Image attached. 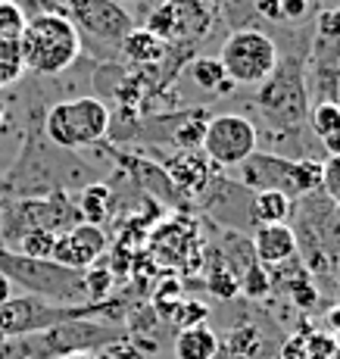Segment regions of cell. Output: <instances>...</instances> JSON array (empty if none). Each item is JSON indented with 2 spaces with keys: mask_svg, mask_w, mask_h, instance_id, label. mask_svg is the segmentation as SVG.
Returning a JSON list of instances; mask_svg holds the SVG:
<instances>
[{
  "mask_svg": "<svg viewBox=\"0 0 340 359\" xmlns=\"http://www.w3.org/2000/svg\"><path fill=\"white\" fill-rule=\"evenodd\" d=\"M206 316H210V309L200 300H184V303H175V316L172 319L178 322V328H193V325H203Z\"/></svg>",
  "mask_w": 340,
  "mask_h": 359,
  "instance_id": "83f0119b",
  "label": "cell"
},
{
  "mask_svg": "<svg viewBox=\"0 0 340 359\" xmlns=\"http://www.w3.org/2000/svg\"><path fill=\"white\" fill-rule=\"evenodd\" d=\"M290 300L297 303V306H303V309H309V306H315V300H318V291L306 281V275H300V278H294V285H290Z\"/></svg>",
  "mask_w": 340,
  "mask_h": 359,
  "instance_id": "1f68e13d",
  "label": "cell"
},
{
  "mask_svg": "<svg viewBox=\"0 0 340 359\" xmlns=\"http://www.w3.org/2000/svg\"><path fill=\"white\" fill-rule=\"evenodd\" d=\"M200 147L219 169H238L259 150V128L240 113H219L206 122Z\"/></svg>",
  "mask_w": 340,
  "mask_h": 359,
  "instance_id": "ba28073f",
  "label": "cell"
},
{
  "mask_svg": "<svg viewBox=\"0 0 340 359\" xmlns=\"http://www.w3.org/2000/svg\"><path fill=\"white\" fill-rule=\"evenodd\" d=\"M107 231L100 225H91V222H81L75 229L62 231L53 244V262L60 266H69V269H88L94 262L103 259L107 253Z\"/></svg>",
  "mask_w": 340,
  "mask_h": 359,
  "instance_id": "8fae6325",
  "label": "cell"
},
{
  "mask_svg": "<svg viewBox=\"0 0 340 359\" xmlns=\"http://www.w3.org/2000/svg\"><path fill=\"white\" fill-rule=\"evenodd\" d=\"M119 53L125 60H128L131 66H159L165 60V53H169V44L165 41H159L154 32L147 29H131L125 34V41L119 44Z\"/></svg>",
  "mask_w": 340,
  "mask_h": 359,
  "instance_id": "5bb4252c",
  "label": "cell"
},
{
  "mask_svg": "<svg viewBox=\"0 0 340 359\" xmlns=\"http://www.w3.org/2000/svg\"><path fill=\"white\" fill-rule=\"evenodd\" d=\"M315 34L322 41H340V6L322 10L315 16Z\"/></svg>",
  "mask_w": 340,
  "mask_h": 359,
  "instance_id": "f1b7e54d",
  "label": "cell"
},
{
  "mask_svg": "<svg viewBox=\"0 0 340 359\" xmlns=\"http://www.w3.org/2000/svg\"><path fill=\"white\" fill-rule=\"evenodd\" d=\"M60 234L57 231H47V229H34V231H25L10 250L22 253V257H32V259H50L53 257V244H57Z\"/></svg>",
  "mask_w": 340,
  "mask_h": 359,
  "instance_id": "7402d4cb",
  "label": "cell"
},
{
  "mask_svg": "<svg viewBox=\"0 0 340 359\" xmlns=\"http://www.w3.org/2000/svg\"><path fill=\"white\" fill-rule=\"evenodd\" d=\"M322 194L340 210V156H328L322 163Z\"/></svg>",
  "mask_w": 340,
  "mask_h": 359,
  "instance_id": "4316f807",
  "label": "cell"
},
{
  "mask_svg": "<svg viewBox=\"0 0 340 359\" xmlns=\"http://www.w3.org/2000/svg\"><path fill=\"white\" fill-rule=\"evenodd\" d=\"M315 10L312 0H281V22H306Z\"/></svg>",
  "mask_w": 340,
  "mask_h": 359,
  "instance_id": "4dcf8cb0",
  "label": "cell"
},
{
  "mask_svg": "<svg viewBox=\"0 0 340 359\" xmlns=\"http://www.w3.org/2000/svg\"><path fill=\"white\" fill-rule=\"evenodd\" d=\"M109 126H113V113L100 97L60 100L47 107V113L41 116L44 137L62 150L94 147L109 135Z\"/></svg>",
  "mask_w": 340,
  "mask_h": 359,
  "instance_id": "5b68a950",
  "label": "cell"
},
{
  "mask_svg": "<svg viewBox=\"0 0 340 359\" xmlns=\"http://www.w3.org/2000/svg\"><path fill=\"white\" fill-rule=\"evenodd\" d=\"M203 4H206V0H203Z\"/></svg>",
  "mask_w": 340,
  "mask_h": 359,
  "instance_id": "60d3db41",
  "label": "cell"
},
{
  "mask_svg": "<svg viewBox=\"0 0 340 359\" xmlns=\"http://www.w3.org/2000/svg\"><path fill=\"white\" fill-rule=\"evenodd\" d=\"M19 53H22V66L29 72L60 75L79 60L81 34L69 22L66 13H34L25 22V32L19 34Z\"/></svg>",
  "mask_w": 340,
  "mask_h": 359,
  "instance_id": "3957f363",
  "label": "cell"
},
{
  "mask_svg": "<svg viewBox=\"0 0 340 359\" xmlns=\"http://www.w3.org/2000/svg\"><path fill=\"white\" fill-rule=\"evenodd\" d=\"M94 182V172L72 150L53 147L41 131V119L32 116V128L16 163L0 175V197H50L57 191H79Z\"/></svg>",
  "mask_w": 340,
  "mask_h": 359,
  "instance_id": "6da1fadb",
  "label": "cell"
},
{
  "mask_svg": "<svg viewBox=\"0 0 340 359\" xmlns=\"http://www.w3.org/2000/svg\"><path fill=\"white\" fill-rule=\"evenodd\" d=\"M25 22H29V16L16 0H0V38L19 41V34L25 32Z\"/></svg>",
  "mask_w": 340,
  "mask_h": 359,
  "instance_id": "484cf974",
  "label": "cell"
},
{
  "mask_svg": "<svg viewBox=\"0 0 340 359\" xmlns=\"http://www.w3.org/2000/svg\"><path fill=\"white\" fill-rule=\"evenodd\" d=\"M238 169H240V184H244V188H250V191H281L284 194V188H287L290 156L259 154V150H256V154L240 163Z\"/></svg>",
  "mask_w": 340,
  "mask_h": 359,
  "instance_id": "4fadbf2b",
  "label": "cell"
},
{
  "mask_svg": "<svg viewBox=\"0 0 340 359\" xmlns=\"http://www.w3.org/2000/svg\"><path fill=\"white\" fill-rule=\"evenodd\" d=\"M337 341L331 334H309L306 337V359H334Z\"/></svg>",
  "mask_w": 340,
  "mask_h": 359,
  "instance_id": "f546056e",
  "label": "cell"
},
{
  "mask_svg": "<svg viewBox=\"0 0 340 359\" xmlns=\"http://www.w3.org/2000/svg\"><path fill=\"white\" fill-rule=\"evenodd\" d=\"M212 16L216 13L203 4V0H163L147 19V32H154L159 41L172 44H193V41L206 38L212 29Z\"/></svg>",
  "mask_w": 340,
  "mask_h": 359,
  "instance_id": "30bf717a",
  "label": "cell"
},
{
  "mask_svg": "<svg viewBox=\"0 0 340 359\" xmlns=\"http://www.w3.org/2000/svg\"><path fill=\"white\" fill-rule=\"evenodd\" d=\"M278 359H306V334H294L278 344Z\"/></svg>",
  "mask_w": 340,
  "mask_h": 359,
  "instance_id": "d6a6232c",
  "label": "cell"
},
{
  "mask_svg": "<svg viewBox=\"0 0 340 359\" xmlns=\"http://www.w3.org/2000/svg\"><path fill=\"white\" fill-rule=\"evenodd\" d=\"M4 113H6V109H4V103H0V126H4Z\"/></svg>",
  "mask_w": 340,
  "mask_h": 359,
  "instance_id": "74e56055",
  "label": "cell"
},
{
  "mask_svg": "<svg viewBox=\"0 0 340 359\" xmlns=\"http://www.w3.org/2000/svg\"><path fill=\"white\" fill-rule=\"evenodd\" d=\"M225 350L231 359H259L266 353V341H262L259 328H256L253 322H247V325H238L228 331Z\"/></svg>",
  "mask_w": 340,
  "mask_h": 359,
  "instance_id": "d6986e66",
  "label": "cell"
},
{
  "mask_svg": "<svg viewBox=\"0 0 340 359\" xmlns=\"http://www.w3.org/2000/svg\"><path fill=\"white\" fill-rule=\"evenodd\" d=\"M250 250H253V259L262 266H284L300 253V241H297V231L284 222L256 225Z\"/></svg>",
  "mask_w": 340,
  "mask_h": 359,
  "instance_id": "7c38bea8",
  "label": "cell"
},
{
  "mask_svg": "<svg viewBox=\"0 0 340 359\" xmlns=\"http://www.w3.org/2000/svg\"><path fill=\"white\" fill-rule=\"evenodd\" d=\"M312 4H315V6H318V4H322V0H312Z\"/></svg>",
  "mask_w": 340,
  "mask_h": 359,
  "instance_id": "ab89813d",
  "label": "cell"
},
{
  "mask_svg": "<svg viewBox=\"0 0 340 359\" xmlns=\"http://www.w3.org/2000/svg\"><path fill=\"white\" fill-rule=\"evenodd\" d=\"M306 126H309V131L318 137V141L337 135L340 131V103L337 100H318L315 107H309Z\"/></svg>",
  "mask_w": 340,
  "mask_h": 359,
  "instance_id": "44dd1931",
  "label": "cell"
},
{
  "mask_svg": "<svg viewBox=\"0 0 340 359\" xmlns=\"http://www.w3.org/2000/svg\"><path fill=\"white\" fill-rule=\"evenodd\" d=\"M256 109L266 126L278 135H297L309 116V81L306 66L297 53L278 60L275 72L256 91Z\"/></svg>",
  "mask_w": 340,
  "mask_h": 359,
  "instance_id": "7a4b0ae2",
  "label": "cell"
},
{
  "mask_svg": "<svg viewBox=\"0 0 340 359\" xmlns=\"http://www.w3.org/2000/svg\"><path fill=\"white\" fill-rule=\"evenodd\" d=\"M13 291H16V287L10 285V278H6V275H0V306H4V303L10 300Z\"/></svg>",
  "mask_w": 340,
  "mask_h": 359,
  "instance_id": "d590c367",
  "label": "cell"
},
{
  "mask_svg": "<svg viewBox=\"0 0 340 359\" xmlns=\"http://www.w3.org/2000/svg\"><path fill=\"white\" fill-rule=\"evenodd\" d=\"M109 287H113V272L103 262H94V266L85 269V300L88 303H103L109 297Z\"/></svg>",
  "mask_w": 340,
  "mask_h": 359,
  "instance_id": "cb8c5ba5",
  "label": "cell"
},
{
  "mask_svg": "<svg viewBox=\"0 0 340 359\" xmlns=\"http://www.w3.org/2000/svg\"><path fill=\"white\" fill-rule=\"evenodd\" d=\"M206 285H210V291L216 294L219 300H231V297L240 291V278H238V272H231V269H228L222 259L210 269V275H206Z\"/></svg>",
  "mask_w": 340,
  "mask_h": 359,
  "instance_id": "d4e9b609",
  "label": "cell"
},
{
  "mask_svg": "<svg viewBox=\"0 0 340 359\" xmlns=\"http://www.w3.org/2000/svg\"><path fill=\"white\" fill-rule=\"evenodd\" d=\"M253 10L268 22H281V0H253Z\"/></svg>",
  "mask_w": 340,
  "mask_h": 359,
  "instance_id": "836d02e7",
  "label": "cell"
},
{
  "mask_svg": "<svg viewBox=\"0 0 340 359\" xmlns=\"http://www.w3.org/2000/svg\"><path fill=\"white\" fill-rule=\"evenodd\" d=\"M322 147H325V154L328 156H340V131L337 135H331V137H325Z\"/></svg>",
  "mask_w": 340,
  "mask_h": 359,
  "instance_id": "e575fe53",
  "label": "cell"
},
{
  "mask_svg": "<svg viewBox=\"0 0 340 359\" xmlns=\"http://www.w3.org/2000/svg\"><path fill=\"white\" fill-rule=\"evenodd\" d=\"M107 200H109V188L107 184H85V188L75 194V206H79L81 219L91 225H100L103 219H107Z\"/></svg>",
  "mask_w": 340,
  "mask_h": 359,
  "instance_id": "ffe728a7",
  "label": "cell"
},
{
  "mask_svg": "<svg viewBox=\"0 0 340 359\" xmlns=\"http://www.w3.org/2000/svg\"><path fill=\"white\" fill-rule=\"evenodd\" d=\"M4 344H6V337H4V331H0V347H4Z\"/></svg>",
  "mask_w": 340,
  "mask_h": 359,
  "instance_id": "f35d334b",
  "label": "cell"
},
{
  "mask_svg": "<svg viewBox=\"0 0 340 359\" xmlns=\"http://www.w3.org/2000/svg\"><path fill=\"white\" fill-rule=\"evenodd\" d=\"M187 72H191L193 85L200 88V91H210V94H231L234 81L225 75V66L219 63V57H200V60H191V66H187Z\"/></svg>",
  "mask_w": 340,
  "mask_h": 359,
  "instance_id": "2e32d148",
  "label": "cell"
},
{
  "mask_svg": "<svg viewBox=\"0 0 340 359\" xmlns=\"http://www.w3.org/2000/svg\"><path fill=\"white\" fill-rule=\"evenodd\" d=\"M315 191H322V163L312 160V156L290 160L284 194L287 197H309V194H315Z\"/></svg>",
  "mask_w": 340,
  "mask_h": 359,
  "instance_id": "e0dca14e",
  "label": "cell"
},
{
  "mask_svg": "<svg viewBox=\"0 0 340 359\" xmlns=\"http://www.w3.org/2000/svg\"><path fill=\"white\" fill-rule=\"evenodd\" d=\"M62 13L79 29L81 41H97V44L116 47V50L125 41V34L135 29L128 10L119 0H66Z\"/></svg>",
  "mask_w": 340,
  "mask_h": 359,
  "instance_id": "9c48e42d",
  "label": "cell"
},
{
  "mask_svg": "<svg viewBox=\"0 0 340 359\" xmlns=\"http://www.w3.org/2000/svg\"><path fill=\"white\" fill-rule=\"evenodd\" d=\"M0 275L10 278L13 287L41 300L75 306L85 300V269H69L53 259H32L16 250L0 247Z\"/></svg>",
  "mask_w": 340,
  "mask_h": 359,
  "instance_id": "277c9868",
  "label": "cell"
},
{
  "mask_svg": "<svg viewBox=\"0 0 340 359\" xmlns=\"http://www.w3.org/2000/svg\"><path fill=\"white\" fill-rule=\"evenodd\" d=\"M290 216V200L281 191H256L250 197V222L253 225H275Z\"/></svg>",
  "mask_w": 340,
  "mask_h": 359,
  "instance_id": "ac0fdd59",
  "label": "cell"
},
{
  "mask_svg": "<svg viewBox=\"0 0 340 359\" xmlns=\"http://www.w3.org/2000/svg\"><path fill=\"white\" fill-rule=\"evenodd\" d=\"M278 60H281L278 44L256 29L231 32L219 53V63L225 66V75L234 85H244V88H259L275 72Z\"/></svg>",
  "mask_w": 340,
  "mask_h": 359,
  "instance_id": "52a82bcc",
  "label": "cell"
},
{
  "mask_svg": "<svg viewBox=\"0 0 340 359\" xmlns=\"http://www.w3.org/2000/svg\"><path fill=\"white\" fill-rule=\"evenodd\" d=\"M240 291H244L250 300H262L268 291H272V275H268V266L262 262H250V266L240 272Z\"/></svg>",
  "mask_w": 340,
  "mask_h": 359,
  "instance_id": "603a6c76",
  "label": "cell"
},
{
  "mask_svg": "<svg viewBox=\"0 0 340 359\" xmlns=\"http://www.w3.org/2000/svg\"><path fill=\"white\" fill-rule=\"evenodd\" d=\"M222 350V341L212 328L193 325V328H178L172 353L175 359H216Z\"/></svg>",
  "mask_w": 340,
  "mask_h": 359,
  "instance_id": "9a60e30c",
  "label": "cell"
},
{
  "mask_svg": "<svg viewBox=\"0 0 340 359\" xmlns=\"http://www.w3.org/2000/svg\"><path fill=\"white\" fill-rule=\"evenodd\" d=\"M62 359H94L91 353H72V356H62Z\"/></svg>",
  "mask_w": 340,
  "mask_h": 359,
  "instance_id": "8d00e7d4",
  "label": "cell"
},
{
  "mask_svg": "<svg viewBox=\"0 0 340 359\" xmlns=\"http://www.w3.org/2000/svg\"><path fill=\"white\" fill-rule=\"evenodd\" d=\"M128 337V328L107 319H69L60 325L32 334L29 344H19L32 359H62L72 353H94V350L113 347Z\"/></svg>",
  "mask_w": 340,
  "mask_h": 359,
  "instance_id": "8992f818",
  "label": "cell"
}]
</instances>
